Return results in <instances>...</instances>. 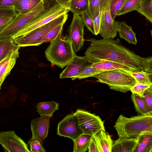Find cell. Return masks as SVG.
<instances>
[{"label": "cell", "mask_w": 152, "mask_h": 152, "mask_svg": "<svg viewBox=\"0 0 152 152\" xmlns=\"http://www.w3.org/2000/svg\"><path fill=\"white\" fill-rule=\"evenodd\" d=\"M90 45L85 55L92 63L103 60L118 63L133 69L136 72L143 71L152 73V57H142L122 45L118 38L87 40Z\"/></svg>", "instance_id": "6da1fadb"}, {"label": "cell", "mask_w": 152, "mask_h": 152, "mask_svg": "<svg viewBox=\"0 0 152 152\" xmlns=\"http://www.w3.org/2000/svg\"><path fill=\"white\" fill-rule=\"evenodd\" d=\"M114 127L120 138H134L143 135L152 134V112L130 118L120 114Z\"/></svg>", "instance_id": "7a4b0ae2"}, {"label": "cell", "mask_w": 152, "mask_h": 152, "mask_svg": "<svg viewBox=\"0 0 152 152\" xmlns=\"http://www.w3.org/2000/svg\"><path fill=\"white\" fill-rule=\"evenodd\" d=\"M58 3L56 0H42L29 11L18 14L3 29L0 31V39L12 37L41 14Z\"/></svg>", "instance_id": "3957f363"}, {"label": "cell", "mask_w": 152, "mask_h": 152, "mask_svg": "<svg viewBox=\"0 0 152 152\" xmlns=\"http://www.w3.org/2000/svg\"><path fill=\"white\" fill-rule=\"evenodd\" d=\"M45 54L52 64L61 68L66 66L76 55L68 37L61 35L50 42Z\"/></svg>", "instance_id": "277c9868"}, {"label": "cell", "mask_w": 152, "mask_h": 152, "mask_svg": "<svg viewBox=\"0 0 152 152\" xmlns=\"http://www.w3.org/2000/svg\"><path fill=\"white\" fill-rule=\"evenodd\" d=\"M97 81L107 85L110 89L122 93L130 91L137 82L126 70L115 69L103 71L94 75Z\"/></svg>", "instance_id": "5b68a950"}, {"label": "cell", "mask_w": 152, "mask_h": 152, "mask_svg": "<svg viewBox=\"0 0 152 152\" xmlns=\"http://www.w3.org/2000/svg\"><path fill=\"white\" fill-rule=\"evenodd\" d=\"M68 18L66 13L61 15L48 23L14 39L18 46L25 47L38 46L42 44V38L50 31L63 23H65Z\"/></svg>", "instance_id": "8992f818"}, {"label": "cell", "mask_w": 152, "mask_h": 152, "mask_svg": "<svg viewBox=\"0 0 152 152\" xmlns=\"http://www.w3.org/2000/svg\"><path fill=\"white\" fill-rule=\"evenodd\" d=\"M110 0H103L100 5L101 24L99 34L103 39H113L117 36L120 22L113 20L110 13Z\"/></svg>", "instance_id": "52a82bcc"}, {"label": "cell", "mask_w": 152, "mask_h": 152, "mask_svg": "<svg viewBox=\"0 0 152 152\" xmlns=\"http://www.w3.org/2000/svg\"><path fill=\"white\" fill-rule=\"evenodd\" d=\"M75 113L78 127L83 134L92 136L101 130H105L104 122L98 115L80 109H77Z\"/></svg>", "instance_id": "ba28073f"}, {"label": "cell", "mask_w": 152, "mask_h": 152, "mask_svg": "<svg viewBox=\"0 0 152 152\" xmlns=\"http://www.w3.org/2000/svg\"><path fill=\"white\" fill-rule=\"evenodd\" d=\"M69 11V10L64 9L54 14V10L52 8H49L20 29L12 37L14 39L17 37L26 34L48 23L61 15L67 13Z\"/></svg>", "instance_id": "9c48e42d"}, {"label": "cell", "mask_w": 152, "mask_h": 152, "mask_svg": "<svg viewBox=\"0 0 152 152\" xmlns=\"http://www.w3.org/2000/svg\"><path fill=\"white\" fill-rule=\"evenodd\" d=\"M84 23L79 15L73 14L72 19L68 29V38L71 42L75 53L83 47L84 38Z\"/></svg>", "instance_id": "30bf717a"}, {"label": "cell", "mask_w": 152, "mask_h": 152, "mask_svg": "<svg viewBox=\"0 0 152 152\" xmlns=\"http://www.w3.org/2000/svg\"><path fill=\"white\" fill-rule=\"evenodd\" d=\"M78 124L77 118L75 113L69 114L58 124L57 134L69 138L73 141L83 134Z\"/></svg>", "instance_id": "8fae6325"}, {"label": "cell", "mask_w": 152, "mask_h": 152, "mask_svg": "<svg viewBox=\"0 0 152 152\" xmlns=\"http://www.w3.org/2000/svg\"><path fill=\"white\" fill-rule=\"evenodd\" d=\"M0 144L5 152H30L27 145L14 131L1 132Z\"/></svg>", "instance_id": "7c38bea8"}, {"label": "cell", "mask_w": 152, "mask_h": 152, "mask_svg": "<svg viewBox=\"0 0 152 152\" xmlns=\"http://www.w3.org/2000/svg\"><path fill=\"white\" fill-rule=\"evenodd\" d=\"M92 64L86 56H80L76 55L60 74V78H72Z\"/></svg>", "instance_id": "4fadbf2b"}, {"label": "cell", "mask_w": 152, "mask_h": 152, "mask_svg": "<svg viewBox=\"0 0 152 152\" xmlns=\"http://www.w3.org/2000/svg\"><path fill=\"white\" fill-rule=\"evenodd\" d=\"M50 120L49 117L42 116L32 119L30 124L32 136L43 142L48 135Z\"/></svg>", "instance_id": "5bb4252c"}, {"label": "cell", "mask_w": 152, "mask_h": 152, "mask_svg": "<svg viewBox=\"0 0 152 152\" xmlns=\"http://www.w3.org/2000/svg\"><path fill=\"white\" fill-rule=\"evenodd\" d=\"M141 136L134 138H118L113 141L111 152H134Z\"/></svg>", "instance_id": "9a60e30c"}, {"label": "cell", "mask_w": 152, "mask_h": 152, "mask_svg": "<svg viewBox=\"0 0 152 152\" xmlns=\"http://www.w3.org/2000/svg\"><path fill=\"white\" fill-rule=\"evenodd\" d=\"M92 136L98 143L101 152H111L113 141L105 130H101Z\"/></svg>", "instance_id": "2e32d148"}, {"label": "cell", "mask_w": 152, "mask_h": 152, "mask_svg": "<svg viewBox=\"0 0 152 152\" xmlns=\"http://www.w3.org/2000/svg\"><path fill=\"white\" fill-rule=\"evenodd\" d=\"M91 66L93 68L103 71L121 69L136 72L133 69L124 65L106 60H101L92 63Z\"/></svg>", "instance_id": "e0dca14e"}, {"label": "cell", "mask_w": 152, "mask_h": 152, "mask_svg": "<svg viewBox=\"0 0 152 152\" xmlns=\"http://www.w3.org/2000/svg\"><path fill=\"white\" fill-rule=\"evenodd\" d=\"M59 104L53 101L49 102H43L37 104V110L41 116H53L54 112L58 109Z\"/></svg>", "instance_id": "ac0fdd59"}, {"label": "cell", "mask_w": 152, "mask_h": 152, "mask_svg": "<svg viewBox=\"0 0 152 152\" xmlns=\"http://www.w3.org/2000/svg\"><path fill=\"white\" fill-rule=\"evenodd\" d=\"M118 32L120 38L124 39L130 44H137L136 33L133 31L131 26L127 25L125 22H120Z\"/></svg>", "instance_id": "d6986e66"}, {"label": "cell", "mask_w": 152, "mask_h": 152, "mask_svg": "<svg viewBox=\"0 0 152 152\" xmlns=\"http://www.w3.org/2000/svg\"><path fill=\"white\" fill-rule=\"evenodd\" d=\"M19 49H16L13 51L10 60L4 64L0 70V87L6 77L10 74V72L15 66L16 60L19 56Z\"/></svg>", "instance_id": "ffe728a7"}, {"label": "cell", "mask_w": 152, "mask_h": 152, "mask_svg": "<svg viewBox=\"0 0 152 152\" xmlns=\"http://www.w3.org/2000/svg\"><path fill=\"white\" fill-rule=\"evenodd\" d=\"M20 48L15 43L12 37L0 39V61L11 51Z\"/></svg>", "instance_id": "44dd1931"}, {"label": "cell", "mask_w": 152, "mask_h": 152, "mask_svg": "<svg viewBox=\"0 0 152 152\" xmlns=\"http://www.w3.org/2000/svg\"><path fill=\"white\" fill-rule=\"evenodd\" d=\"M42 0H19L13 6L17 14L26 13L34 8Z\"/></svg>", "instance_id": "7402d4cb"}, {"label": "cell", "mask_w": 152, "mask_h": 152, "mask_svg": "<svg viewBox=\"0 0 152 152\" xmlns=\"http://www.w3.org/2000/svg\"><path fill=\"white\" fill-rule=\"evenodd\" d=\"M92 136L82 134L74 140L73 152H86Z\"/></svg>", "instance_id": "603a6c76"}, {"label": "cell", "mask_w": 152, "mask_h": 152, "mask_svg": "<svg viewBox=\"0 0 152 152\" xmlns=\"http://www.w3.org/2000/svg\"><path fill=\"white\" fill-rule=\"evenodd\" d=\"M134 152H152V134L141 135Z\"/></svg>", "instance_id": "cb8c5ba5"}, {"label": "cell", "mask_w": 152, "mask_h": 152, "mask_svg": "<svg viewBox=\"0 0 152 152\" xmlns=\"http://www.w3.org/2000/svg\"><path fill=\"white\" fill-rule=\"evenodd\" d=\"M135 10L152 23V0H141Z\"/></svg>", "instance_id": "d4e9b609"}, {"label": "cell", "mask_w": 152, "mask_h": 152, "mask_svg": "<svg viewBox=\"0 0 152 152\" xmlns=\"http://www.w3.org/2000/svg\"><path fill=\"white\" fill-rule=\"evenodd\" d=\"M126 71L134 79L137 83L152 86V73L143 71L136 72Z\"/></svg>", "instance_id": "484cf974"}, {"label": "cell", "mask_w": 152, "mask_h": 152, "mask_svg": "<svg viewBox=\"0 0 152 152\" xmlns=\"http://www.w3.org/2000/svg\"><path fill=\"white\" fill-rule=\"evenodd\" d=\"M88 6V0H71L69 10L73 14L80 15L86 11Z\"/></svg>", "instance_id": "4316f807"}, {"label": "cell", "mask_w": 152, "mask_h": 152, "mask_svg": "<svg viewBox=\"0 0 152 152\" xmlns=\"http://www.w3.org/2000/svg\"><path fill=\"white\" fill-rule=\"evenodd\" d=\"M63 23L49 31L42 39V43L50 42L55 40L61 36L64 25Z\"/></svg>", "instance_id": "83f0119b"}, {"label": "cell", "mask_w": 152, "mask_h": 152, "mask_svg": "<svg viewBox=\"0 0 152 152\" xmlns=\"http://www.w3.org/2000/svg\"><path fill=\"white\" fill-rule=\"evenodd\" d=\"M131 100L134 103L136 111L140 115H145L148 112L142 98L136 94H132L131 96Z\"/></svg>", "instance_id": "f1b7e54d"}, {"label": "cell", "mask_w": 152, "mask_h": 152, "mask_svg": "<svg viewBox=\"0 0 152 152\" xmlns=\"http://www.w3.org/2000/svg\"><path fill=\"white\" fill-rule=\"evenodd\" d=\"M91 65L86 67L79 72L77 75L73 77L72 80L77 79H81L93 76L103 71L99 70L91 67Z\"/></svg>", "instance_id": "f546056e"}, {"label": "cell", "mask_w": 152, "mask_h": 152, "mask_svg": "<svg viewBox=\"0 0 152 152\" xmlns=\"http://www.w3.org/2000/svg\"><path fill=\"white\" fill-rule=\"evenodd\" d=\"M141 0H127L119 11L117 16L125 14L135 10Z\"/></svg>", "instance_id": "4dcf8cb0"}, {"label": "cell", "mask_w": 152, "mask_h": 152, "mask_svg": "<svg viewBox=\"0 0 152 152\" xmlns=\"http://www.w3.org/2000/svg\"><path fill=\"white\" fill-rule=\"evenodd\" d=\"M127 0H110V11L112 18L114 20L119 11Z\"/></svg>", "instance_id": "1f68e13d"}, {"label": "cell", "mask_w": 152, "mask_h": 152, "mask_svg": "<svg viewBox=\"0 0 152 152\" xmlns=\"http://www.w3.org/2000/svg\"><path fill=\"white\" fill-rule=\"evenodd\" d=\"M42 142L37 138L32 137L27 142L30 148L31 152H45Z\"/></svg>", "instance_id": "d6a6232c"}, {"label": "cell", "mask_w": 152, "mask_h": 152, "mask_svg": "<svg viewBox=\"0 0 152 152\" xmlns=\"http://www.w3.org/2000/svg\"><path fill=\"white\" fill-rule=\"evenodd\" d=\"M103 0H88V6L86 11L93 19L98 9Z\"/></svg>", "instance_id": "836d02e7"}, {"label": "cell", "mask_w": 152, "mask_h": 152, "mask_svg": "<svg viewBox=\"0 0 152 152\" xmlns=\"http://www.w3.org/2000/svg\"><path fill=\"white\" fill-rule=\"evenodd\" d=\"M151 86L149 85L137 83L131 88L130 91L132 92V94L137 95L142 98L144 97L145 91Z\"/></svg>", "instance_id": "e575fe53"}, {"label": "cell", "mask_w": 152, "mask_h": 152, "mask_svg": "<svg viewBox=\"0 0 152 152\" xmlns=\"http://www.w3.org/2000/svg\"><path fill=\"white\" fill-rule=\"evenodd\" d=\"M142 98L148 112H152V86L145 91Z\"/></svg>", "instance_id": "d590c367"}, {"label": "cell", "mask_w": 152, "mask_h": 152, "mask_svg": "<svg viewBox=\"0 0 152 152\" xmlns=\"http://www.w3.org/2000/svg\"><path fill=\"white\" fill-rule=\"evenodd\" d=\"M81 15L85 25L94 35H95L93 21L92 19L86 12H83Z\"/></svg>", "instance_id": "8d00e7d4"}, {"label": "cell", "mask_w": 152, "mask_h": 152, "mask_svg": "<svg viewBox=\"0 0 152 152\" xmlns=\"http://www.w3.org/2000/svg\"><path fill=\"white\" fill-rule=\"evenodd\" d=\"M17 13L13 6L0 7V18L4 17H14Z\"/></svg>", "instance_id": "74e56055"}, {"label": "cell", "mask_w": 152, "mask_h": 152, "mask_svg": "<svg viewBox=\"0 0 152 152\" xmlns=\"http://www.w3.org/2000/svg\"><path fill=\"white\" fill-rule=\"evenodd\" d=\"M93 20L94 34L96 35L99 34L101 24V13L100 11V7L97 10Z\"/></svg>", "instance_id": "f35d334b"}, {"label": "cell", "mask_w": 152, "mask_h": 152, "mask_svg": "<svg viewBox=\"0 0 152 152\" xmlns=\"http://www.w3.org/2000/svg\"><path fill=\"white\" fill-rule=\"evenodd\" d=\"M88 151V152H101L98 143L93 136L89 142Z\"/></svg>", "instance_id": "ab89813d"}, {"label": "cell", "mask_w": 152, "mask_h": 152, "mask_svg": "<svg viewBox=\"0 0 152 152\" xmlns=\"http://www.w3.org/2000/svg\"><path fill=\"white\" fill-rule=\"evenodd\" d=\"M14 17H4L0 18V31L5 28Z\"/></svg>", "instance_id": "60d3db41"}, {"label": "cell", "mask_w": 152, "mask_h": 152, "mask_svg": "<svg viewBox=\"0 0 152 152\" xmlns=\"http://www.w3.org/2000/svg\"><path fill=\"white\" fill-rule=\"evenodd\" d=\"M19 0H0V7L13 6Z\"/></svg>", "instance_id": "b9f144b4"}, {"label": "cell", "mask_w": 152, "mask_h": 152, "mask_svg": "<svg viewBox=\"0 0 152 152\" xmlns=\"http://www.w3.org/2000/svg\"><path fill=\"white\" fill-rule=\"evenodd\" d=\"M63 7L69 10L71 0H56Z\"/></svg>", "instance_id": "7bdbcfd3"}, {"label": "cell", "mask_w": 152, "mask_h": 152, "mask_svg": "<svg viewBox=\"0 0 152 152\" xmlns=\"http://www.w3.org/2000/svg\"><path fill=\"white\" fill-rule=\"evenodd\" d=\"M14 50L11 51L4 59L0 61V70L3 66L10 60Z\"/></svg>", "instance_id": "ee69618b"}, {"label": "cell", "mask_w": 152, "mask_h": 152, "mask_svg": "<svg viewBox=\"0 0 152 152\" xmlns=\"http://www.w3.org/2000/svg\"><path fill=\"white\" fill-rule=\"evenodd\" d=\"M0 88H1V87H0Z\"/></svg>", "instance_id": "f6af8a7d"}]
</instances>
